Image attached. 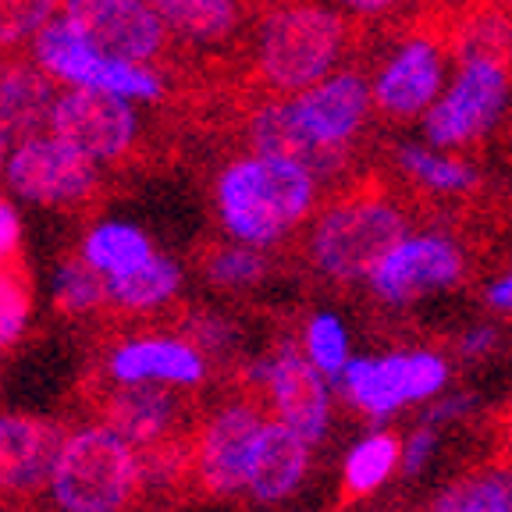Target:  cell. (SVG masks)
<instances>
[{"label": "cell", "mask_w": 512, "mask_h": 512, "mask_svg": "<svg viewBox=\"0 0 512 512\" xmlns=\"http://www.w3.org/2000/svg\"><path fill=\"white\" fill-rule=\"evenodd\" d=\"M8 143H11V139L4 136V132H0V175H4V168H8V157H11V153H8Z\"/></svg>", "instance_id": "39"}, {"label": "cell", "mask_w": 512, "mask_h": 512, "mask_svg": "<svg viewBox=\"0 0 512 512\" xmlns=\"http://www.w3.org/2000/svg\"><path fill=\"white\" fill-rule=\"evenodd\" d=\"M57 93L54 79L36 61L0 54V132L15 143L47 132Z\"/></svg>", "instance_id": "20"}, {"label": "cell", "mask_w": 512, "mask_h": 512, "mask_svg": "<svg viewBox=\"0 0 512 512\" xmlns=\"http://www.w3.org/2000/svg\"><path fill=\"white\" fill-rule=\"evenodd\" d=\"M342 8H352V11H363V15H381V11H392L399 0H335Z\"/></svg>", "instance_id": "35"}, {"label": "cell", "mask_w": 512, "mask_h": 512, "mask_svg": "<svg viewBox=\"0 0 512 512\" xmlns=\"http://www.w3.org/2000/svg\"><path fill=\"white\" fill-rule=\"evenodd\" d=\"M406 214L367 182L338 192L310 228V256L335 281L370 278L399 242H406Z\"/></svg>", "instance_id": "3"}, {"label": "cell", "mask_w": 512, "mask_h": 512, "mask_svg": "<svg viewBox=\"0 0 512 512\" xmlns=\"http://www.w3.org/2000/svg\"><path fill=\"white\" fill-rule=\"evenodd\" d=\"M342 392L352 406L367 416H388L416 399H431L445 384V363L434 352H395V356H370L349 360Z\"/></svg>", "instance_id": "12"}, {"label": "cell", "mask_w": 512, "mask_h": 512, "mask_svg": "<svg viewBox=\"0 0 512 512\" xmlns=\"http://www.w3.org/2000/svg\"><path fill=\"white\" fill-rule=\"evenodd\" d=\"M306 470H310V441L288 424L267 416L253 448L246 491L256 502H281L303 484Z\"/></svg>", "instance_id": "21"}, {"label": "cell", "mask_w": 512, "mask_h": 512, "mask_svg": "<svg viewBox=\"0 0 512 512\" xmlns=\"http://www.w3.org/2000/svg\"><path fill=\"white\" fill-rule=\"evenodd\" d=\"M47 132L68 139L96 164H118L136 150L139 118L132 100L125 96L107 93V89L68 86L64 93H57Z\"/></svg>", "instance_id": "9"}, {"label": "cell", "mask_w": 512, "mask_h": 512, "mask_svg": "<svg viewBox=\"0 0 512 512\" xmlns=\"http://www.w3.org/2000/svg\"><path fill=\"white\" fill-rule=\"evenodd\" d=\"M463 278V253L445 235L406 239L388 253L381 267L370 274V285L388 303H409L427 292L452 288Z\"/></svg>", "instance_id": "17"}, {"label": "cell", "mask_w": 512, "mask_h": 512, "mask_svg": "<svg viewBox=\"0 0 512 512\" xmlns=\"http://www.w3.org/2000/svg\"><path fill=\"white\" fill-rule=\"evenodd\" d=\"M54 292H57V310L64 317H93V313L111 306V299H107V278L82 253L61 260Z\"/></svg>", "instance_id": "27"}, {"label": "cell", "mask_w": 512, "mask_h": 512, "mask_svg": "<svg viewBox=\"0 0 512 512\" xmlns=\"http://www.w3.org/2000/svg\"><path fill=\"white\" fill-rule=\"evenodd\" d=\"M256 399V392L239 395L196 427V488L203 495L232 498L246 491L256 438L267 424L264 406Z\"/></svg>", "instance_id": "8"}, {"label": "cell", "mask_w": 512, "mask_h": 512, "mask_svg": "<svg viewBox=\"0 0 512 512\" xmlns=\"http://www.w3.org/2000/svg\"><path fill=\"white\" fill-rule=\"evenodd\" d=\"M427 512H512V473H466L438 491Z\"/></svg>", "instance_id": "26"}, {"label": "cell", "mask_w": 512, "mask_h": 512, "mask_svg": "<svg viewBox=\"0 0 512 512\" xmlns=\"http://www.w3.org/2000/svg\"><path fill=\"white\" fill-rule=\"evenodd\" d=\"M217 221L242 246H274L317 207V178L288 160L246 157L228 160L214 178Z\"/></svg>", "instance_id": "1"}, {"label": "cell", "mask_w": 512, "mask_h": 512, "mask_svg": "<svg viewBox=\"0 0 512 512\" xmlns=\"http://www.w3.org/2000/svg\"><path fill=\"white\" fill-rule=\"evenodd\" d=\"M498 4H505V8H509V11H512V0H498Z\"/></svg>", "instance_id": "40"}, {"label": "cell", "mask_w": 512, "mask_h": 512, "mask_svg": "<svg viewBox=\"0 0 512 512\" xmlns=\"http://www.w3.org/2000/svg\"><path fill=\"white\" fill-rule=\"evenodd\" d=\"M150 8L178 43L192 47H221L242 25L239 0H150Z\"/></svg>", "instance_id": "22"}, {"label": "cell", "mask_w": 512, "mask_h": 512, "mask_svg": "<svg viewBox=\"0 0 512 512\" xmlns=\"http://www.w3.org/2000/svg\"><path fill=\"white\" fill-rule=\"evenodd\" d=\"M456 47V29H420L381 68L374 82V107L388 121H409L434 107L445 79V54Z\"/></svg>", "instance_id": "13"}, {"label": "cell", "mask_w": 512, "mask_h": 512, "mask_svg": "<svg viewBox=\"0 0 512 512\" xmlns=\"http://www.w3.org/2000/svg\"><path fill=\"white\" fill-rule=\"evenodd\" d=\"M399 168L406 171L413 182L427 185L434 192H463L477 182L470 164L452 157H441L434 150H424V146H402L399 150Z\"/></svg>", "instance_id": "29"}, {"label": "cell", "mask_w": 512, "mask_h": 512, "mask_svg": "<svg viewBox=\"0 0 512 512\" xmlns=\"http://www.w3.org/2000/svg\"><path fill=\"white\" fill-rule=\"evenodd\" d=\"M32 54H36L32 61L40 64L54 82H64V86L107 89V93H118L125 100H160L168 93L157 68L100 54L64 15H57L36 36Z\"/></svg>", "instance_id": "5"}, {"label": "cell", "mask_w": 512, "mask_h": 512, "mask_svg": "<svg viewBox=\"0 0 512 512\" xmlns=\"http://www.w3.org/2000/svg\"><path fill=\"white\" fill-rule=\"evenodd\" d=\"M96 424L111 427L128 445L143 452L160 441L192 434L189 395L175 392L171 384H100L93 395Z\"/></svg>", "instance_id": "10"}, {"label": "cell", "mask_w": 512, "mask_h": 512, "mask_svg": "<svg viewBox=\"0 0 512 512\" xmlns=\"http://www.w3.org/2000/svg\"><path fill=\"white\" fill-rule=\"evenodd\" d=\"M104 377L114 384H171L196 388L207 377V360L189 338L136 335L114 345L104 360Z\"/></svg>", "instance_id": "18"}, {"label": "cell", "mask_w": 512, "mask_h": 512, "mask_svg": "<svg viewBox=\"0 0 512 512\" xmlns=\"http://www.w3.org/2000/svg\"><path fill=\"white\" fill-rule=\"evenodd\" d=\"M64 427L47 416L0 413V502H25L50 488Z\"/></svg>", "instance_id": "16"}, {"label": "cell", "mask_w": 512, "mask_h": 512, "mask_svg": "<svg viewBox=\"0 0 512 512\" xmlns=\"http://www.w3.org/2000/svg\"><path fill=\"white\" fill-rule=\"evenodd\" d=\"M491 342H495V331H473L470 338H466V352L470 356H477V352H484V349H491Z\"/></svg>", "instance_id": "38"}, {"label": "cell", "mask_w": 512, "mask_h": 512, "mask_svg": "<svg viewBox=\"0 0 512 512\" xmlns=\"http://www.w3.org/2000/svg\"><path fill=\"white\" fill-rule=\"evenodd\" d=\"M22 256V224L11 203L0 200V260H15Z\"/></svg>", "instance_id": "33"}, {"label": "cell", "mask_w": 512, "mask_h": 512, "mask_svg": "<svg viewBox=\"0 0 512 512\" xmlns=\"http://www.w3.org/2000/svg\"><path fill=\"white\" fill-rule=\"evenodd\" d=\"M498 441H502V463L512 466V406L502 413V424H498Z\"/></svg>", "instance_id": "37"}, {"label": "cell", "mask_w": 512, "mask_h": 512, "mask_svg": "<svg viewBox=\"0 0 512 512\" xmlns=\"http://www.w3.org/2000/svg\"><path fill=\"white\" fill-rule=\"evenodd\" d=\"M178 285H182V271L175 260L153 253L136 271L107 278V299L121 313H146L171 303L178 296Z\"/></svg>", "instance_id": "23"}, {"label": "cell", "mask_w": 512, "mask_h": 512, "mask_svg": "<svg viewBox=\"0 0 512 512\" xmlns=\"http://www.w3.org/2000/svg\"><path fill=\"white\" fill-rule=\"evenodd\" d=\"M402 463V445L395 434L381 431V434H370L363 438L360 445L352 448L349 459H345V498H367L381 488L384 480L392 477L395 466Z\"/></svg>", "instance_id": "25"}, {"label": "cell", "mask_w": 512, "mask_h": 512, "mask_svg": "<svg viewBox=\"0 0 512 512\" xmlns=\"http://www.w3.org/2000/svg\"><path fill=\"white\" fill-rule=\"evenodd\" d=\"M143 491L139 452L104 424H86L64 438L50 495L57 512H128Z\"/></svg>", "instance_id": "4"}, {"label": "cell", "mask_w": 512, "mask_h": 512, "mask_svg": "<svg viewBox=\"0 0 512 512\" xmlns=\"http://www.w3.org/2000/svg\"><path fill=\"white\" fill-rule=\"evenodd\" d=\"M64 11V0H0V54L36 43L43 29Z\"/></svg>", "instance_id": "30"}, {"label": "cell", "mask_w": 512, "mask_h": 512, "mask_svg": "<svg viewBox=\"0 0 512 512\" xmlns=\"http://www.w3.org/2000/svg\"><path fill=\"white\" fill-rule=\"evenodd\" d=\"M79 253L86 256L89 264L104 274V278H118V274H128V271H136V267H143L157 249L150 246V239L139 232L136 224L104 221V224H96L93 232L82 239Z\"/></svg>", "instance_id": "24"}, {"label": "cell", "mask_w": 512, "mask_h": 512, "mask_svg": "<svg viewBox=\"0 0 512 512\" xmlns=\"http://www.w3.org/2000/svg\"><path fill=\"white\" fill-rule=\"evenodd\" d=\"M61 15L100 54L118 61L160 68L178 54V40L150 8V0H64Z\"/></svg>", "instance_id": "7"}, {"label": "cell", "mask_w": 512, "mask_h": 512, "mask_svg": "<svg viewBox=\"0 0 512 512\" xmlns=\"http://www.w3.org/2000/svg\"><path fill=\"white\" fill-rule=\"evenodd\" d=\"M249 381L260 388V395L271 399L274 420H281L296 434H303L310 445L324 438L331 416L328 384H324V374L310 363V356L285 345V349H278L267 360L253 363Z\"/></svg>", "instance_id": "14"}, {"label": "cell", "mask_w": 512, "mask_h": 512, "mask_svg": "<svg viewBox=\"0 0 512 512\" xmlns=\"http://www.w3.org/2000/svg\"><path fill=\"white\" fill-rule=\"evenodd\" d=\"M352 22L313 0L267 4L256 25L253 79L271 96H296L328 79L349 47Z\"/></svg>", "instance_id": "2"}, {"label": "cell", "mask_w": 512, "mask_h": 512, "mask_svg": "<svg viewBox=\"0 0 512 512\" xmlns=\"http://www.w3.org/2000/svg\"><path fill=\"white\" fill-rule=\"evenodd\" d=\"M509 96V64L491 57H463L456 82L427 114V139L434 146H466L484 136Z\"/></svg>", "instance_id": "11"}, {"label": "cell", "mask_w": 512, "mask_h": 512, "mask_svg": "<svg viewBox=\"0 0 512 512\" xmlns=\"http://www.w3.org/2000/svg\"><path fill=\"white\" fill-rule=\"evenodd\" d=\"M246 143H249V153L299 164V168L310 171L317 182L338 178L349 168V150L320 143L310 128L303 125L296 104H292V96H285V100L271 96V100L253 104V111L246 114Z\"/></svg>", "instance_id": "15"}, {"label": "cell", "mask_w": 512, "mask_h": 512, "mask_svg": "<svg viewBox=\"0 0 512 512\" xmlns=\"http://www.w3.org/2000/svg\"><path fill=\"white\" fill-rule=\"evenodd\" d=\"M203 278L217 288H249L267 278V260L256 253V246L242 242H214L200 249Z\"/></svg>", "instance_id": "28"}, {"label": "cell", "mask_w": 512, "mask_h": 512, "mask_svg": "<svg viewBox=\"0 0 512 512\" xmlns=\"http://www.w3.org/2000/svg\"><path fill=\"white\" fill-rule=\"evenodd\" d=\"M306 356L331 381H338L345 374V367H349V338H345V328L338 324V317L320 313V317H313L306 324Z\"/></svg>", "instance_id": "32"}, {"label": "cell", "mask_w": 512, "mask_h": 512, "mask_svg": "<svg viewBox=\"0 0 512 512\" xmlns=\"http://www.w3.org/2000/svg\"><path fill=\"white\" fill-rule=\"evenodd\" d=\"M488 299H491V306H498V310H512V271L505 274L498 285H491Z\"/></svg>", "instance_id": "36"}, {"label": "cell", "mask_w": 512, "mask_h": 512, "mask_svg": "<svg viewBox=\"0 0 512 512\" xmlns=\"http://www.w3.org/2000/svg\"><path fill=\"white\" fill-rule=\"evenodd\" d=\"M11 192L36 207H82L100 189V164L54 132L15 143L4 168Z\"/></svg>", "instance_id": "6"}, {"label": "cell", "mask_w": 512, "mask_h": 512, "mask_svg": "<svg viewBox=\"0 0 512 512\" xmlns=\"http://www.w3.org/2000/svg\"><path fill=\"white\" fill-rule=\"evenodd\" d=\"M32 306V285L25 260H0V349H11L25 335Z\"/></svg>", "instance_id": "31"}, {"label": "cell", "mask_w": 512, "mask_h": 512, "mask_svg": "<svg viewBox=\"0 0 512 512\" xmlns=\"http://www.w3.org/2000/svg\"><path fill=\"white\" fill-rule=\"evenodd\" d=\"M292 104H296L303 125L310 128L320 143L349 150V143L356 139L363 121H367L374 93H370L363 72L345 68V72H331L328 79H320L317 86L296 93Z\"/></svg>", "instance_id": "19"}, {"label": "cell", "mask_w": 512, "mask_h": 512, "mask_svg": "<svg viewBox=\"0 0 512 512\" xmlns=\"http://www.w3.org/2000/svg\"><path fill=\"white\" fill-rule=\"evenodd\" d=\"M434 438H438L434 424L420 427V431L409 438V448L402 452V466H406V473H416L420 466L427 463V456H431V448H434Z\"/></svg>", "instance_id": "34"}]
</instances>
